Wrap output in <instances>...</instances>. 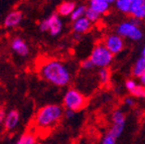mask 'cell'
I'll list each match as a JSON object with an SVG mask.
<instances>
[{
  "mask_svg": "<svg viewBox=\"0 0 145 144\" xmlns=\"http://www.w3.org/2000/svg\"><path fill=\"white\" fill-rule=\"evenodd\" d=\"M63 106L66 110H71L74 112L81 111L86 106V97L76 89H70L66 92L63 99Z\"/></svg>",
  "mask_w": 145,
  "mask_h": 144,
  "instance_id": "5b68a950",
  "label": "cell"
},
{
  "mask_svg": "<svg viewBox=\"0 0 145 144\" xmlns=\"http://www.w3.org/2000/svg\"><path fill=\"white\" fill-rule=\"evenodd\" d=\"M126 125V116L121 110H116L112 114V127L109 130V133L113 135L116 139L122 135Z\"/></svg>",
  "mask_w": 145,
  "mask_h": 144,
  "instance_id": "52a82bcc",
  "label": "cell"
},
{
  "mask_svg": "<svg viewBox=\"0 0 145 144\" xmlns=\"http://www.w3.org/2000/svg\"><path fill=\"white\" fill-rule=\"evenodd\" d=\"M76 6L77 3L75 1H63L59 3V6L57 7V14L59 16H71Z\"/></svg>",
  "mask_w": 145,
  "mask_h": 144,
  "instance_id": "9a60e30c",
  "label": "cell"
},
{
  "mask_svg": "<svg viewBox=\"0 0 145 144\" xmlns=\"http://www.w3.org/2000/svg\"><path fill=\"white\" fill-rule=\"evenodd\" d=\"M63 114H65V116L67 117V119H72V118L75 117L76 112L71 111V110H66V111H63Z\"/></svg>",
  "mask_w": 145,
  "mask_h": 144,
  "instance_id": "484cf974",
  "label": "cell"
},
{
  "mask_svg": "<svg viewBox=\"0 0 145 144\" xmlns=\"http://www.w3.org/2000/svg\"><path fill=\"white\" fill-rule=\"evenodd\" d=\"M116 142H117V139L109 132L104 136V138L102 140V144H116Z\"/></svg>",
  "mask_w": 145,
  "mask_h": 144,
  "instance_id": "603a6c76",
  "label": "cell"
},
{
  "mask_svg": "<svg viewBox=\"0 0 145 144\" xmlns=\"http://www.w3.org/2000/svg\"><path fill=\"white\" fill-rule=\"evenodd\" d=\"M5 116H6V113H5L4 109H0V125L4 122L5 120Z\"/></svg>",
  "mask_w": 145,
  "mask_h": 144,
  "instance_id": "4316f807",
  "label": "cell"
},
{
  "mask_svg": "<svg viewBox=\"0 0 145 144\" xmlns=\"http://www.w3.org/2000/svg\"><path fill=\"white\" fill-rule=\"evenodd\" d=\"M39 73L42 79L57 87L69 85L72 79V75L68 67L63 62L57 60H52L43 63L39 69Z\"/></svg>",
  "mask_w": 145,
  "mask_h": 144,
  "instance_id": "6da1fadb",
  "label": "cell"
},
{
  "mask_svg": "<svg viewBox=\"0 0 145 144\" xmlns=\"http://www.w3.org/2000/svg\"><path fill=\"white\" fill-rule=\"evenodd\" d=\"M16 144H36L35 136L30 133H24L19 137Z\"/></svg>",
  "mask_w": 145,
  "mask_h": 144,
  "instance_id": "d6986e66",
  "label": "cell"
},
{
  "mask_svg": "<svg viewBox=\"0 0 145 144\" xmlns=\"http://www.w3.org/2000/svg\"><path fill=\"white\" fill-rule=\"evenodd\" d=\"M80 65H81V68L83 69V70H92V69L94 68L93 63L90 61V59H86V60H84V61H82Z\"/></svg>",
  "mask_w": 145,
  "mask_h": 144,
  "instance_id": "cb8c5ba5",
  "label": "cell"
},
{
  "mask_svg": "<svg viewBox=\"0 0 145 144\" xmlns=\"http://www.w3.org/2000/svg\"><path fill=\"white\" fill-rule=\"evenodd\" d=\"M22 12L19 10H13V11L9 12L4 19V26L7 28H12V27L17 26L22 20Z\"/></svg>",
  "mask_w": 145,
  "mask_h": 144,
  "instance_id": "8fae6325",
  "label": "cell"
},
{
  "mask_svg": "<svg viewBox=\"0 0 145 144\" xmlns=\"http://www.w3.org/2000/svg\"><path fill=\"white\" fill-rule=\"evenodd\" d=\"M139 84H140L141 86H143V87L145 88V73L140 77V78H139Z\"/></svg>",
  "mask_w": 145,
  "mask_h": 144,
  "instance_id": "83f0119b",
  "label": "cell"
},
{
  "mask_svg": "<svg viewBox=\"0 0 145 144\" xmlns=\"http://www.w3.org/2000/svg\"><path fill=\"white\" fill-rule=\"evenodd\" d=\"M132 76L134 78H140L143 74L145 73V58L144 56H140L137 59L135 63L133 65L132 68Z\"/></svg>",
  "mask_w": 145,
  "mask_h": 144,
  "instance_id": "2e32d148",
  "label": "cell"
},
{
  "mask_svg": "<svg viewBox=\"0 0 145 144\" xmlns=\"http://www.w3.org/2000/svg\"><path fill=\"white\" fill-rule=\"evenodd\" d=\"M110 77H111V74H110L109 69H100L99 72H98L99 81L103 85H105V84H107L110 81Z\"/></svg>",
  "mask_w": 145,
  "mask_h": 144,
  "instance_id": "ffe728a7",
  "label": "cell"
},
{
  "mask_svg": "<svg viewBox=\"0 0 145 144\" xmlns=\"http://www.w3.org/2000/svg\"><path fill=\"white\" fill-rule=\"evenodd\" d=\"M18 122H19V112L17 110H11L6 114L3 123L6 130H12L16 127Z\"/></svg>",
  "mask_w": 145,
  "mask_h": 144,
  "instance_id": "5bb4252c",
  "label": "cell"
},
{
  "mask_svg": "<svg viewBox=\"0 0 145 144\" xmlns=\"http://www.w3.org/2000/svg\"><path fill=\"white\" fill-rule=\"evenodd\" d=\"M141 21L137 19H130L121 22L116 28V33L124 39H130L133 41H139L143 37V31L140 28Z\"/></svg>",
  "mask_w": 145,
  "mask_h": 144,
  "instance_id": "3957f363",
  "label": "cell"
},
{
  "mask_svg": "<svg viewBox=\"0 0 145 144\" xmlns=\"http://www.w3.org/2000/svg\"><path fill=\"white\" fill-rule=\"evenodd\" d=\"M11 48L20 56H26L29 54V48L21 37H15L11 41Z\"/></svg>",
  "mask_w": 145,
  "mask_h": 144,
  "instance_id": "7c38bea8",
  "label": "cell"
},
{
  "mask_svg": "<svg viewBox=\"0 0 145 144\" xmlns=\"http://www.w3.org/2000/svg\"><path fill=\"white\" fill-rule=\"evenodd\" d=\"M129 14L132 18L141 21L145 19V0H132Z\"/></svg>",
  "mask_w": 145,
  "mask_h": 144,
  "instance_id": "9c48e42d",
  "label": "cell"
},
{
  "mask_svg": "<svg viewBox=\"0 0 145 144\" xmlns=\"http://www.w3.org/2000/svg\"><path fill=\"white\" fill-rule=\"evenodd\" d=\"M124 103H125V105H127V106L131 107L134 105L135 101H134V98L132 97V96H128V97H126L124 99Z\"/></svg>",
  "mask_w": 145,
  "mask_h": 144,
  "instance_id": "d4e9b609",
  "label": "cell"
},
{
  "mask_svg": "<svg viewBox=\"0 0 145 144\" xmlns=\"http://www.w3.org/2000/svg\"><path fill=\"white\" fill-rule=\"evenodd\" d=\"M86 10H87V6L84 4L81 5H77L75 8V10L72 11V13L71 14V19L72 21L78 20L80 18L85 17V14H86Z\"/></svg>",
  "mask_w": 145,
  "mask_h": 144,
  "instance_id": "ac0fdd59",
  "label": "cell"
},
{
  "mask_svg": "<svg viewBox=\"0 0 145 144\" xmlns=\"http://www.w3.org/2000/svg\"><path fill=\"white\" fill-rule=\"evenodd\" d=\"M141 56H144L145 58V45L143 46L142 50H141Z\"/></svg>",
  "mask_w": 145,
  "mask_h": 144,
  "instance_id": "f1b7e54d",
  "label": "cell"
},
{
  "mask_svg": "<svg viewBox=\"0 0 145 144\" xmlns=\"http://www.w3.org/2000/svg\"><path fill=\"white\" fill-rule=\"evenodd\" d=\"M89 59L93 63L94 68L108 69L113 62L114 56L104 46L103 43H99L93 48Z\"/></svg>",
  "mask_w": 145,
  "mask_h": 144,
  "instance_id": "277c9868",
  "label": "cell"
},
{
  "mask_svg": "<svg viewBox=\"0 0 145 144\" xmlns=\"http://www.w3.org/2000/svg\"><path fill=\"white\" fill-rule=\"evenodd\" d=\"M91 28H92V23L86 17H82L72 22V30L78 34L86 33Z\"/></svg>",
  "mask_w": 145,
  "mask_h": 144,
  "instance_id": "4fadbf2b",
  "label": "cell"
},
{
  "mask_svg": "<svg viewBox=\"0 0 145 144\" xmlns=\"http://www.w3.org/2000/svg\"><path fill=\"white\" fill-rule=\"evenodd\" d=\"M63 116V109L57 104H50L39 109L36 114L35 124L39 128H50L57 125Z\"/></svg>",
  "mask_w": 145,
  "mask_h": 144,
  "instance_id": "7a4b0ae2",
  "label": "cell"
},
{
  "mask_svg": "<svg viewBox=\"0 0 145 144\" xmlns=\"http://www.w3.org/2000/svg\"><path fill=\"white\" fill-rule=\"evenodd\" d=\"M114 0H91L89 2V7L98 14L103 15L110 10V7L114 4Z\"/></svg>",
  "mask_w": 145,
  "mask_h": 144,
  "instance_id": "30bf717a",
  "label": "cell"
},
{
  "mask_svg": "<svg viewBox=\"0 0 145 144\" xmlns=\"http://www.w3.org/2000/svg\"><path fill=\"white\" fill-rule=\"evenodd\" d=\"M103 45L112 54H120L125 47V41L117 33H111L105 36Z\"/></svg>",
  "mask_w": 145,
  "mask_h": 144,
  "instance_id": "ba28073f",
  "label": "cell"
},
{
  "mask_svg": "<svg viewBox=\"0 0 145 144\" xmlns=\"http://www.w3.org/2000/svg\"><path fill=\"white\" fill-rule=\"evenodd\" d=\"M132 97H137V98H145V88L140 84L137 83V85L130 91Z\"/></svg>",
  "mask_w": 145,
  "mask_h": 144,
  "instance_id": "7402d4cb",
  "label": "cell"
},
{
  "mask_svg": "<svg viewBox=\"0 0 145 144\" xmlns=\"http://www.w3.org/2000/svg\"><path fill=\"white\" fill-rule=\"evenodd\" d=\"M131 1L132 0H116L115 2H114V5H115L116 9H117L118 11L125 14H129Z\"/></svg>",
  "mask_w": 145,
  "mask_h": 144,
  "instance_id": "e0dca14e",
  "label": "cell"
},
{
  "mask_svg": "<svg viewBox=\"0 0 145 144\" xmlns=\"http://www.w3.org/2000/svg\"><path fill=\"white\" fill-rule=\"evenodd\" d=\"M39 30L42 32L50 31L52 36H57L63 30V22L57 13H52L50 17L39 23Z\"/></svg>",
  "mask_w": 145,
  "mask_h": 144,
  "instance_id": "8992f818",
  "label": "cell"
},
{
  "mask_svg": "<svg viewBox=\"0 0 145 144\" xmlns=\"http://www.w3.org/2000/svg\"><path fill=\"white\" fill-rule=\"evenodd\" d=\"M85 17L90 21L92 24L95 22H97L98 20L100 19L101 15L98 14L96 11H94L93 9H91L90 7H87V10H86V14H85Z\"/></svg>",
  "mask_w": 145,
  "mask_h": 144,
  "instance_id": "44dd1931",
  "label": "cell"
}]
</instances>
